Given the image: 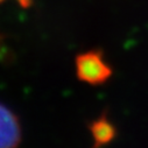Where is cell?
I'll return each mask as SVG.
<instances>
[{"instance_id":"277c9868","label":"cell","mask_w":148,"mask_h":148,"mask_svg":"<svg viewBox=\"0 0 148 148\" xmlns=\"http://www.w3.org/2000/svg\"><path fill=\"white\" fill-rule=\"evenodd\" d=\"M3 1H5V0H0V3H3Z\"/></svg>"},{"instance_id":"3957f363","label":"cell","mask_w":148,"mask_h":148,"mask_svg":"<svg viewBox=\"0 0 148 148\" xmlns=\"http://www.w3.org/2000/svg\"><path fill=\"white\" fill-rule=\"evenodd\" d=\"M92 135L97 143L104 145L110 142L114 136V128L106 119H99L92 125Z\"/></svg>"},{"instance_id":"6da1fadb","label":"cell","mask_w":148,"mask_h":148,"mask_svg":"<svg viewBox=\"0 0 148 148\" xmlns=\"http://www.w3.org/2000/svg\"><path fill=\"white\" fill-rule=\"evenodd\" d=\"M75 68L77 77L91 85H100L112 75V69L105 61L103 54L97 50L79 54L76 57Z\"/></svg>"},{"instance_id":"7a4b0ae2","label":"cell","mask_w":148,"mask_h":148,"mask_svg":"<svg viewBox=\"0 0 148 148\" xmlns=\"http://www.w3.org/2000/svg\"><path fill=\"white\" fill-rule=\"evenodd\" d=\"M22 140V128L18 116L0 103V148H18Z\"/></svg>"}]
</instances>
